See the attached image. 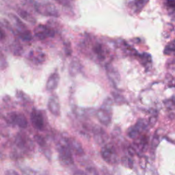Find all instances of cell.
<instances>
[{
  "mask_svg": "<svg viewBox=\"0 0 175 175\" xmlns=\"http://www.w3.org/2000/svg\"><path fill=\"white\" fill-rule=\"evenodd\" d=\"M58 151L60 162L66 166L73 164V159L71 155V150L66 140H63L58 143Z\"/></svg>",
  "mask_w": 175,
  "mask_h": 175,
  "instance_id": "cell-1",
  "label": "cell"
},
{
  "mask_svg": "<svg viewBox=\"0 0 175 175\" xmlns=\"http://www.w3.org/2000/svg\"><path fill=\"white\" fill-rule=\"evenodd\" d=\"M36 11L45 16L58 17V11L53 4L47 2H37L34 5Z\"/></svg>",
  "mask_w": 175,
  "mask_h": 175,
  "instance_id": "cell-2",
  "label": "cell"
},
{
  "mask_svg": "<svg viewBox=\"0 0 175 175\" xmlns=\"http://www.w3.org/2000/svg\"><path fill=\"white\" fill-rule=\"evenodd\" d=\"M101 154L103 159L108 164H114L118 162V155L116 153L113 148L110 146H105L103 148L101 151Z\"/></svg>",
  "mask_w": 175,
  "mask_h": 175,
  "instance_id": "cell-3",
  "label": "cell"
},
{
  "mask_svg": "<svg viewBox=\"0 0 175 175\" xmlns=\"http://www.w3.org/2000/svg\"><path fill=\"white\" fill-rule=\"evenodd\" d=\"M30 119L32 124L35 129L43 130L44 128V119L41 113L38 110H34L31 113Z\"/></svg>",
  "mask_w": 175,
  "mask_h": 175,
  "instance_id": "cell-4",
  "label": "cell"
},
{
  "mask_svg": "<svg viewBox=\"0 0 175 175\" xmlns=\"http://www.w3.org/2000/svg\"><path fill=\"white\" fill-rule=\"evenodd\" d=\"M34 34L40 40H44L47 37H53L55 33L46 26L39 25L34 29Z\"/></svg>",
  "mask_w": 175,
  "mask_h": 175,
  "instance_id": "cell-5",
  "label": "cell"
},
{
  "mask_svg": "<svg viewBox=\"0 0 175 175\" xmlns=\"http://www.w3.org/2000/svg\"><path fill=\"white\" fill-rule=\"evenodd\" d=\"M11 120L14 125H17L22 129H25L28 127V122L27 118L23 114L13 112L11 114Z\"/></svg>",
  "mask_w": 175,
  "mask_h": 175,
  "instance_id": "cell-6",
  "label": "cell"
},
{
  "mask_svg": "<svg viewBox=\"0 0 175 175\" xmlns=\"http://www.w3.org/2000/svg\"><path fill=\"white\" fill-rule=\"evenodd\" d=\"M48 109L51 114L58 116L60 114V106L59 100L56 95L51 96L48 102Z\"/></svg>",
  "mask_w": 175,
  "mask_h": 175,
  "instance_id": "cell-7",
  "label": "cell"
},
{
  "mask_svg": "<svg viewBox=\"0 0 175 175\" xmlns=\"http://www.w3.org/2000/svg\"><path fill=\"white\" fill-rule=\"evenodd\" d=\"M69 147L73 153L77 155H82L83 153V149L81 143L73 137H68L66 139Z\"/></svg>",
  "mask_w": 175,
  "mask_h": 175,
  "instance_id": "cell-8",
  "label": "cell"
},
{
  "mask_svg": "<svg viewBox=\"0 0 175 175\" xmlns=\"http://www.w3.org/2000/svg\"><path fill=\"white\" fill-rule=\"evenodd\" d=\"M97 116L99 122L103 125L107 126V125L110 124L112 116H111V112L110 110L101 108V109H100L97 112Z\"/></svg>",
  "mask_w": 175,
  "mask_h": 175,
  "instance_id": "cell-9",
  "label": "cell"
},
{
  "mask_svg": "<svg viewBox=\"0 0 175 175\" xmlns=\"http://www.w3.org/2000/svg\"><path fill=\"white\" fill-rule=\"evenodd\" d=\"M60 82V76L58 73H53L49 76L46 83V88L48 91H53L58 87Z\"/></svg>",
  "mask_w": 175,
  "mask_h": 175,
  "instance_id": "cell-10",
  "label": "cell"
},
{
  "mask_svg": "<svg viewBox=\"0 0 175 175\" xmlns=\"http://www.w3.org/2000/svg\"><path fill=\"white\" fill-rule=\"evenodd\" d=\"M81 65L78 61H73L70 65V73L71 75H76L81 69Z\"/></svg>",
  "mask_w": 175,
  "mask_h": 175,
  "instance_id": "cell-11",
  "label": "cell"
},
{
  "mask_svg": "<svg viewBox=\"0 0 175 175\" xmlns=\"http://www.w3.org/2000/svg\"><path fill=\"white\" fill-rule=\"evenodd\" d=\"M107 74L109 77L110 78V80L113 81L114 83L119 80V75H118V73L116 71V70L114 69V68L112 67L107 68Z\"/></svg>",
  "mask_w": 175,
  "mask_h": 175,
  "instance_id": "cell-12",
  "label": "cell"
},
{
  "mask_svg": "<svg viewBox=\"0 0 175 175\" xmlns=\"http://www.w3.org/2000/svg\"><path fill=\"white\" fill-rule=\"evenodd\" d=\"M121 163L123 166L129 167V168H132L133 164H134L132 159L128 157H123L121 159Z\"/></svg>",
  "mask_w": 175,
  "mask_h": 175,
  "instance_id": "cell-13",
  "label": "cell"
},
{
  "mask_svg": "<svg viewBox=\"0 0 175 175\" xmlns=\"http://www.w3.org/2000/svg\"><path fill=\"white\" fill-rule=\"evenodd\" d=\"M146 126H147V124L144 120H140L137 121L136 125H135V127L136 128V129L138 130L140 132H141L142 131L146 129Z\"/></svg>",
  "mask_w": 175,
  "mask_h": 175,
  "instance_id": "cell-14",
  "label": "cell"
},
{
  "mask_svg": "<svg viewBox=\"0 0 175 175\" xmlns=\"http://www.w3.org/2000/svg\"><path fill=\"white\" fill-rule=\"evenodd\" d=\"M139 134L140 131L135 127V126L134 127L131 128L129 132H128V135H129V136L131 138H136V137L138 136Z\"/></svg>",
  "mask_w": 175,
  "mask_h": 175,
  "instance_id": "cell-15",
  "label": "cell"
},
{
  "mask_svg": "<svg viewBox=\"0 0 175 175\" xmlns=\"http://www.w3.org/2000/svg\"><path fill=\"white\" fill-rule=\"evenodd\" d=\"M20 36L23 41H30L32 39V36L31 32L28 30H28L23 32L20 33Z\"/></svg>",
  "mask_w": 175,
  "mask_h": 175,
  "instance_id": "cell-16",
  "label": "cell"
},
{
  "mask_svg": "<svg viewBox=\"0 0 175 175\" xmlns=\"http://www.w3.org/2000/svg\"><path fill=\"white\" fill-rule=\"evenodd\" d=\"M34 140L35 141L38 143V145H40L41 146H45L46 143H45V140L43 138V137L41 136L40 135H34Z\"/></svg>",
  "mask_w": 175,
  "mask_h": 175,
  "instance_id": "cell-17",
  "label": "cell"
},
{
  "mask_svg": "<svg viewBox=\"0 0 175 175\" xmlns=\"http://www.w3.org/2000/svg\"><path fill=\"white\" fill-rule=\"evenodd\" d=\"M19 14H20V16L22 17V18H23L26 19V20H28L29 21H32L33 20L32 18V17L28 14V13L26 11H24L22 10V11H20L19 12Z\"/></svg>",
  "mask_w": 175,
  "mask_h": 175,
  "instance_id": "cell-18",
  "label": "cell"
},
{
  "mask_svg": "<svg viewBox=\"0 0 175 175\" xmlns=\"http://www.w3.org/2000/svg\"><path fill=\"white\" fill-rule=\"evenodd\" d=\"M159 144V140L158 138V136H155L152 140V147L153 148V149H155V148H157V146H158Z\"/></svg>",
  "mask_w": 175,
  "mask_h": 175,
  "instance_id": "cell-19",
  "label": "cell"
},
{
  "mask_svg": "<svg viewBox=\"0 0 175 175\" xmlns=\"http://www.w3.org/2000/svg\"><path fill=\"white\" fill-rule=\"evenodd\" d=\"M86 174L87 175H98L97 172L96 171L95 169L93 167H89L87 169V172H86Z\"/></svg>",
  "mask_w": 175,
  "mask_h": 175,
  "instance_id": "cell-20",
  "label": "cell"
},
{
  "mask_svg": "<svg viewBox=\"0 0 175 175\" xmlns=\"http://www.w3.org/2000/svg\"><path fill=\"white\" fill-rule=\"evenodd\" d=\"M165 105H166V106L167 108H169V109H172V108L173 107V106H174L175 104L171 99V100L166 101H165Z\"/></svg>",
  "mask_w": 175,
  "mask_h": 175,
  "instance_id": "cell-21",
  "label": "cell"
},
{
  "mask_svg": "<svg viewBox=\"0 0 175 175\" xmlns=\"http://www.w3.org/2000/svg\"><path fill=\"white\" fill-rule=\"evenodd\" d=\"M140 166L142 167V168H145L146 166V164H147V160L146 157H142L141 159H140Z\"/></svg>",
  "mask_w": 175,
  "mask_h": 175,
  "instance_id": "cell-22",
  "label": "cell"
},
{
  "mask_svg": "<svg viewBox=\"0 0 175 175\" xmlns=\"http://www.w3.org/2000/svg\"><path fill=\"white\" fill-rule=\"evenodd\" d=\"M157 122V117L156 116H152L149 119V125H151V126H154L155 125V123Z\"/></svg>",
  "mask_w": 175,
  "mask_h": 175,
  "instance_id": "cell-23",
  "label": "cell"
},
{
  "mask_svg": "<svg viewBox=\"0 0 175 175\" xmlns=\"http://www.w3.org/2000/svg\"><path fill=\"white\" fill-rule=\"evenodd\" d=\"M5 174L6 175H19V174L17 172L14 170H6V172H5Z\"/></svg>",
  "mask_w": 175,
  "mask_h": 175,
  "instance_id": "cell-24",
  "label": "cell"
},
{
  "mask_svg": "<svg viewBox=\"0 0 175 175\" xmlns=\"http://www.w3.org/2000/svg\"><path fill=\"white\" fill-rule=\"evenodd\" d=\"M167 5L170 8H174L175 7V0H167Z\"/></svg>",
  "mask_w": 175,
  "mask_h": 175,
  "instance_id": "cell-25",
  "label": "cell"
},
{
  "mask_svg": "<svg viewBox=\"0 0 175 175\" xmlns=\"http://www.w3.org/2000/svg\"><path fill=\"white\" fill-rule=\"evenodd\" d=\"M171 52H172V51L171 50V49H170L169 48H167V47H166V49H165V50H164V53L165 54L169 55V54L171 53Z\"/></svg>",
  "mask_w": 175,
  "mask_h": 175,
  "instance_id": "cell-26",
  "label": "cell"
},
{
  "mask_svg": "<svg viewBox=\"0 0 175 175\" xmlns=\"http://www.w3.org/2000/svg\"><path fill=\"white\" fill-rule=\"evenodd\" d=\"M129 154L130 155H135V151H134V149H133V148H129Z\"/></svg>",
  "mask_w": 175,
  "mask_h": 175,
  "instance_id": "cell-27",
  "label": "cell"
},
{
  "mask_svg": "<svg viewBox=\"0 0 175 175\" xmlns=\"http://www.w3.org/2000/svg\"><path fill=\"white\" fill-rule=\"evenodd\" d=\"M74 175H87L86 173H84V172H83L82 171H78L77 172H75V174H74Z\"/></svg>",
  "mask_w": 175,
  "mask_h": 175,
  "instance_id": "cell-28",
  "label": "cell"
},
{
  "mask_svg": "<svg viewBox=\"0 0 175 175\" xmlns=\"http://www.w3.org/2000/svg\"><path fill=\"white\" fill-rule=\"evenodd\" d=\"M172 101L174 102V103L175 104V97H173L172 98Z\"/></svg>",
  "mask_w": 175,
  "mask_h": 175,
  "instance_id": "cell-29",
  "label": "cell"
}]
</instances>
